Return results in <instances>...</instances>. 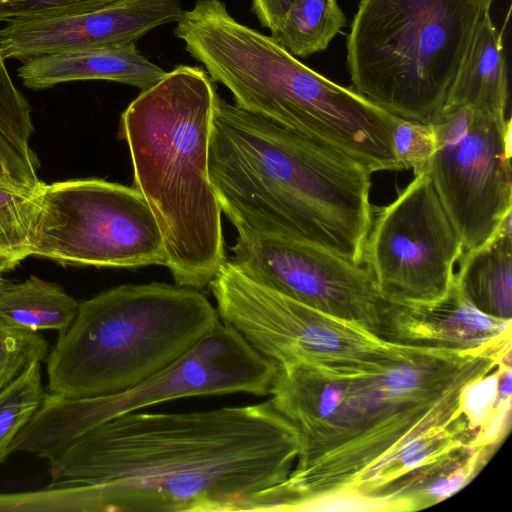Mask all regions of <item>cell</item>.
<instances>
[{"label":"cell","mask_w":512,"mask_h":512,"mask_svg":"<svg viewBox=\"0 0 512 512\" xmlns=\"http://www.w3.org/2000/svg\"><path fill=\"white\" fill-rule=\"evenodd\" d=\"M296 428L270 401L184 413L132 412L70 440L46 459L36 511H263L290 475Z\"/></svg>","instance_id":"obj_1"},{"label":"cell","mask_w":512,"mask_h":512,"mask_svg":"<svg viewBox=\"0 0 512 512\" xmlns=\"http://www.w3.org/2000/svg\"><path fill=\"white\" fill-rule=\"evenodd\" d=\"M498 362L415 345L374 371L277 364L269 401L296 428L300 451L271 492L272 510L294 511L308 498L348 489L411 439L453 423L464 414L468 386Z\"/></svg>","instance_id":"obj_2"},{"label":"cell","mask_w":512,"mask_h":512,"mask_svg":"<svg viewBox=\"0 0 512 512\" xmlns=\"http://www.w3.org/2000/svg\"><path fill=\"white\" fill-rule=\"evenodd\" d=\"M209 174L222 212L357 265L373 220L371 172L355 159L217 95Z\"/></svg>","instance_id":"obj_3"},{"label":"cell","mask_w":512,"mask_h":512,"mask_svg":"<svg viewBox=\"0 0 512 512\" xmlns=\"http://www.w3.org/2000/svg\"><path fill=\"white\" fill-rule=\"evenodd\" d=\"M175 36L232 93L235 105L376 171L403 170L393 149L399 117L310 69L271 35L239 23L220 0H197Z\"/></svg>","instance_id":"obj_4"},{"label":"cell","mask_w":512,"mask_h":512,"mask_svg":"<svg viewBox=\"0 0 512 512\" xmlns=\"http://www.w3.org/2000/svg\"><path fill=\"white\" fill-rule=\"evenodd\" d=\"M198 66L180 65L122 113L135 188L159 225L176 285L209 286L226 261L221 207L209 174L217 97Z\"/></svg>","instance_id":"obj_5"},{"label":"cell","mask_w":512,"mask_h":512,"mask_svg":"<svg viewBox=\"0 0 512 512\" xmlns=\"http://www.w3.org/2000/svg\"><path fill=\"white\" fill-rule=\"evenodd\" d=\"M220 318L197 289L123 284L79 303L48 353L46 393L67 399L119 393L166 368Z\"/></svg>","instance_id":"obj_6"},{"label":"cell","mask_w":512,"mask_h":512,"mask_svg":"<svg viewBox=\"0 0 512 512\" xmlns=\"http://www.w3.org/2000/svg\"><path fill=\"white\" fill-rule=\"evenodd\" d=\"M484 10L477 0H360L347 38L353 89L397 117L428 123Z\"/></svg>","instance_id":"obj_7"},{"label":"cell","mask_w":512,"mask_h":512,"mask_svg":"<svg viewBox=\"0 0 512 512\" xmlns=\"http://www.w3.org/2000/svg\"><path fill=\"white\" fill-rule=\"evenodd\" d=\"M276 370L277 363L220 322L173 363L129 389L82 399L46 393L38 411L16 436L11 450L47 458L107 420L176 399L235 393L265 396Z\"/></svg>","instance_id":"obj_8"},{"label":"cell","mask_w":512,"mask_h":512,"mask_svg":"<svg viewBox=\"0 0 512 512\" xmlns=\"http://www.w3.org/2000/svg\"><path fill=\"white\" fill-rule=\"evenodd\" d=\"M220 321L277 364L304 362L374 371L407 356L415 345L386 341L264 287L226 260L209 285Z\"/></svg>","instance_id":"obj_9"},{"label":"cell","mask_w":512,"mask_h":512,"mask_svg":"<svg viewBox=\"0 0 512 512\" xmlns=\"http://www.w3.org/2000/svg\"><path fill=\"white\" fill-rule=\"evenodd\" d=\"M31 255L98 267L166 263L159 225L143 195L102 179L45 184Z\"/></svg>","instance_id":"obj_10"},{"label":"cell","mask_w":512,"mask_h":512,"mask_svg":"<svg viewBox=\"0 0 512 512\" xmlns=\"http://www.w3.org/2000/svg\"><path fill=\"white\" fill-rule=\"evenodd\" d=\"M428 123L436 148L425 169L467 252L486 242L511 213V121L443 105Z\"/></svg>","instance_id":"obj_11"},{"label":"cell","mask_w":512,"mask_h":512,"mask_svg":"<svg viewBox=\"0 0 512 512\" xmlns=\"http://www.w3.org/2000/svg\"><path fill=\"white\" fill-rule=\"evenodd\" d=\"M377 210L363 263L382 296L409 304L443 298L464 249L426 169L392 203Z\"/></svg>","instance_id":"obj_12"},{"label":"cell","mask_w":512,"mask_h":512,"mask_svg":"<svg viewBox=\"0 0 512 512\" xmlns=\"http://www.w3.org/2000/svg\"><path fill=\"white\" fill-rule=\"evenodd\" d=\"M232 263L252 281L382 338L389 305L364 265L319 246L234 224Z\"/></svg>","instance_id":"obj_13"},{"label":"cell","mask_w":512,"mask_h":512,"mask_svg":"<svg viewBox=\"0 0 512 512\" xmlns=\"http://www.w3.org/2000/svg\"><path fill=\"white\" fill-rule=\"evenodd\" d=\"M179 0H121L95 11L8 23L0 29L5 60L136 43L154 28L176 23Z\"/></svg>","instance_id":"obj_14"},{"label":"cell","mask_w":512,"mask_h":512,"mask_svg":"<svg viewBox=\"0 0 512 512\" xmlns=\"http://www.w3.org/2000/svg\"><path fill=\"white\" fill-rule=\"evenodd\" d=\"M511 331L512 320L483 314L461 295L454 282L449 292L434 302L389 301L382 337L397 344L501 358L512 352Z\"/></svg>","instance_id":"obj_15"},{"label":"cell","mask_w":512,"mask_h":512,"mask_svg":"<svg viewBox=\"0 0 512 512\" xmlns=\"http://www.w3.org/2000/svg\"><path fill=\"white\" fill-rule=\"evenodd\" d=\"M17 72L23 85L33 90L83 80L113 81L146 90L167 73L135 43L43 55L24 61Z\"/></svg>","instance_id":"obj_16"},{"label":"cell","mask_w":512,"mask_h":512,"mask_svg":"<svg viewBox=\"0 0 512 512\" xmlns=\"http://www.w3.org/2000/svg\"><path fill=\"white\" fill-rule=\"evenodd\" d=\"M495 449L472 445L453 448L366 494L389 502L396 512L433 506L466 486Z\"/></svg>","instance_id":"obj_17"},{"label":"cell","mask_w":512,"mask_h":512,"mask_svg":"<svg viewBox=\"0 0 512 512\" xmlns=\"http://www.w3.org/2000/svg\"><path fill=\"white\" fill-rule=\"evenodd\" d=\"M507 101L508 75L502 37L490 9H485L444 105L468 106L505 116Z\"/></svg>","instance_id":"obj_18"},{"label":"cell","mask_w":512,"mask_h":512,"mask_svg":"<svg viewBox=\"0 0 512 512\" xmlns=\"http://www.w3.org/2000/svg\"><path fill=\"white\" fill-rule=\"evenodd\" d=\"M460 259L454 282L461 295L485 315L512 320L511 213L486 242Z\"/></svg>","instance_id":"obj_19"},{"label":"cell","mask_w":512,"mask_h":512,"mask_svg":"<svg viewBox=\"0 0 512 512\" xmlns=\"http://www.w3.org/2000/svg\"><path fill=\"white\" fill-rule=\"evenodd\" d=\"M79 302L54 282L30 276L22 282L0 279V319L17 328L64 333Z\"/></svg>","instance_id":"obj_20"},{"label":"cell","mask_w":512,"mask_h":512,"mask_svg":"<svg viewBox=\"0 0 512 512\" xmlns=\"http://www.w3.org/2000/svg\"><path fill=\"white\" fill-rule=\"evenodd\" d=\"M474 441L475 434L461 415L453 423L422 433L388 454L348 489L369 493L453 448L474 446Z\"/></svg>","instance_id":"obj_21"},{"label":"cell","mask_w":512,"mask_h":512,"mask_svg":"<svg viewBox=\"0 0 512 512\" xmlns=\"http://www.w3.org/2000/svg\"><path fill=\"white\" fill-rule=\"evenodd\" d=\"M346 18L336 0H295L271 36L293 56L325 50Z\"/></svg>","instance_id":"obj_22"},{"label":"cell","mask_w":512,"mask_h":512,"mask_svg":"<svg viewBox=\"0 0 512 512\" xmlns=\"http://www.w3.org/2000/svg\"><path fill=\"white\" fill-rule=\"evenodd\" d=\"M40 363L38 360L31 362L0 392V464L12 454L13 441L45 397Z\"/></svg>","instance_id":"obj_23"},{"label":"cell","mask_w":512,"mask_h":512,"mask_svg":"<svg viewBox=\"0 0 512 512\" xmlns=\"http://www.w3.org/2000/svg\"><path fill=\"white\" fill-rule=\"evenodd\" d=\"M42 190L29 193L0 186V254L19 262L29 256Z\"/></svg>","instance_id":"obj_24"},{"label":"cell","mask_w":512,"mask_h":512,"mask_svg":"<svg viewBox=\"0 0 512 512\" xmlns=\"http://www.w3.org/2000/svg\"><path fill=\"white\" fill-rule=\"evenodd\" d=\"M48 342L40 332L14 327L0 319V392L33 361H45Z\"/></svg>","instance_id":"obj_25"},{"label":"cell","mask_w":512,"mask_h":512,"mask_svg":"<svg viewBox=\"0 0 512 512\" xmlns=\"http://www.w3.org/2000/svg\"><path fill=\"white\" fill-rule=\"evenodd\" d=\"M121 0H0V22L78 15Z\"/></svg>","instance_id":"obj_26"},{"label":"cell","mask_w":512,"mask_h":512,"mask_svg":"<svg viewBox=\"0 0 512 512\" xmlns=\"http://www.w3.org/2000/svg\"><path fill=\"white\" fill-rule=\"evenodd\" d=\"M436 148V136L430 123L398 119L393 131V149L402 169L414 175L425 170Z\"/></svg>","instance_id":"obj_27"},{"label":"cell","mask_w":512,"mask_h":512,"mask_svg":"<svg viewBox=\"0 0 512 512\" xmlns=\"http://www.w3.org/2000/svg\"><path fill=\"white\" fill-rule=\"evenodd\" d=\"M4 61L0 51V129L20 146L30 148L32 108L13 84Z\"/></svg>","instance_id":"obj_28"},{"label":"cell","mask_w":512,"mask_h":512,"mask_svg":"<svg viewBox=\"0 0 512 512\" xmlns=\"http://www.w3.org/2000/svg\"><path fill=\"white\" fill-rule=\"evenodd\" d=\"M38 167L31 147L20 146L0 129V186L37 193L45 185L37 175Z\"/></svg>","instance_id":"obj_29"},{"label":"cell","mask_w":512,"mask_h":512,"mask_svg":"<svg viewBox=\"0 0 512 512\" xmlns=\"http://www.w3.org/2000/svg\"><path fill=\"white\" fill-rule=\"evenodd\" d=\"M295 0H252V11L261 25L275 31Z\"/></svg>","instance_id":"obj_30"},{"label":"cell","mask_w":512,"mask_h":512,"mask_svg":"<svg viewBox=\"0 0 512 512\" xmlns=\"http://www.w3.org/2000/svg\"><path fill=\"white\" fill-rule=\"evenodd\" d=\"M477 1L482 5L483 8L490 9L492 0H477Z\"/></svg>","instance_id":"obj_31"},{"label":"cell","mask_w":512,"mask_h":512,"mask_svg":"<svg viewBox=\"0 0 512 512\" xmlns=\"http://www.w3.org/2000/svg\"><path fill=\"white\" fill-rule=\"evenodd\" d=\"M7 271H9V270H8V269H6L5 267L0 266V279L3 277V274H4L5 272H7Z\"/></svg>","instance_id":"obj_32"}]
</instances>
